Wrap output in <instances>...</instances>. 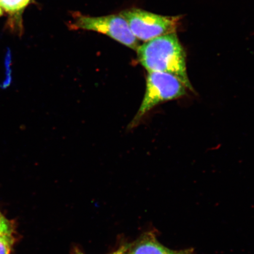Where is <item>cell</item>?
Masks as SVG:
<instances>
[{"mask_svg": "<svg viewBox=\"0 0 254 254\" xmlns=\"http://www.w3.org/2000/svg\"><path fill=\"white\" fill-rule=\"evenodd\" d=\"M79 29L94 31L107 35L114 40L130 48L137 50L138 40L132 32L126 19L122 15H110L92 17L79 15L74 24Z\"/></svg>", "mask_w": 254, "mask_h": 254, "instance_id": "cell-4", "label": "cell"}, {"mask_svg": "<svg viewBox=\"0 0 254 254\" xmlns=\"http://www.w3.org/2000/svg\"><path fill=\"white\" fill-rule=\"evenodd\" d=\"M128 249V246H123L121 247L118 250L115 251V252L109 254H125Z\"/></svg>", "mask_w": 254, "mask_h": 254, "instance_id": "cell-9", "label": "cell"}, {"mask_svg": "<svg viewBox=\"0 0 254 254\" xmlns=\"http://www.w3.org/2000/svg\"><path fill=\"white\" fill-rule=\"evenodd\" d=\"M14 242L12 234L0 236V254H9Z\"/></svg>", "mask_w": 254, "mask_h": 254, "instance_id": "cell-7", "label": "cell"}, {"mask_svg": "<svg viewBox=\"0 0 254 254\" xmlns=\"http://www.w3.org/2000/svg\"><path fill=\"white\" fill-rule=\"evenodd\" d=\"M187 89L176 76L167 72H149L144 96L132 121L131 127L137 125L146 114L158 105L184 97L187 94Z\"/></svg>", "mask_w": 254, "mask_h": 254, "instance_id": "cell-2", "label": "cell"}, {"mask_svg": "<svg viewBox=\"0 0 254 254\" xmlns=\"http://www.w3.org/2000/svg\"><path fill=\"white\" fill-rule=\"evenodd\" d=\"M75 254H84L82 253V252H79V251L77 250V251H76Z\"/></svg>", "mask_w": 254, "mask_h": 254, "instance_id": "cell-10", "label": "cell"}, {"mask_svg": "<svg viewBox=\"0 0 254 254\" xmlns=\"http://www.w3.org/2000/svg\"><path fill=\"white\" fill-rule=\"evenodd\" d=\"M2 214L1 213H0V215H1Z\"/></svg>", "mask_w": 254, "mask_h": 254, "instance_id": "cell-11", "label": "cell"}, {"mask_svg": "<svg viewBox=\"0 0 254 254\" xmlns=\"http://www.w3.org/2000/svg\"><path fill=\"white\" fill-rule=\"evenodd\" d=\"M14 228L11 222L2 215H0V236L12 234Z\"/></svg>", "mask_w": 254, "mask_h": 254, "instance_id": "cell-8", "label": "cell"}, {"mask_svg": "<svg viewBox=\"0 0 254 254\" xmlns=\"http://www.w3.org/2000/svg\"><path fill=\"white\" fill-rule=\"evenodd\" d=\"M125 254H193L192 250H173L161 244L154 234L148 233L141 238Z\"/></svg>", "mask_w": 254, "mask_h": 254, "instance_id": "cell-5", "label": "cell"}, {"mask_svg": "<svg viewBox=\"0 0 254 254\" xmlns=\"http://www.w3.org/2000/svg\"><path fill=\"white\" fill-rule=\"evenodd\" d=\"M30 0H0V7L9 12H17L23 9Z\"/></svg>", "mask_w": 254, "mask_h": 254, "instance_id": "cell-6", "label": "cell"}, {"mask_svg": "<svg viewBox=\"0 0 254 254\" xmlns=\"http://www.w3.org/2000/svg\"><path fill=\"white\" fill-rule=\"evenodd\" d=\"M120 15L126 19L136 39L144 41L176 33L179 24V17L158 15L138 8L127 9Z\"/></svg>", "mask_w": 254, "mask_h": 254, "instance_id": "cell-3", "label": "cell"}, {"mask_svg": "<svg viewBox=\"0 0 254 254\" xmlns=\"http://www.w3.org/2000/svg\"><path fill=\"white\" fill-rule=\"evenodd\" d=\"M136 51L139 62L148 72L169 73L193 91L187 74L185 52L176 33L146 41Z\"/></svg>", "mask_w": 254, "mask_h": 254, "instance_id": "cell-1", "label": "cell"}]
</instances>
